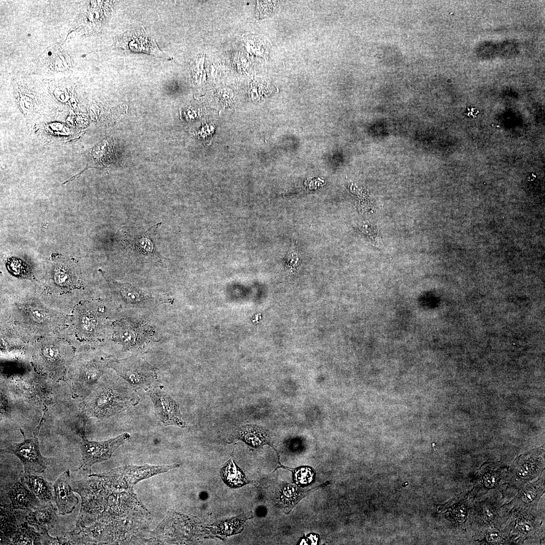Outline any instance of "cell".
<instances>
[{
	"label": "cell",
	"instance_id": "cell-1",
	"mask_svg": "<svg viewBox=\"0 0 545 545\" xmlns=\"http://www.w3.org/2000/svg\"><path fill=\"white\" fill-rule=\"evenodd\" d=\"M138 401V396L126 386H106L98 389L90 399V411L93 415L105 417L135 405Z\"/></svg>",
	"mask_w": 545,
	"mask_h": 545
},
{
	"label": "cell",
	"instance_id": "cell-2",
	"mask_svg": "<svg viewBox=\"0 0 545 545\" xmlns=\"http://www.w3.org/2000/svg\"><path fill=\"white\" fill-rule=\"evenodd\" d=\"M117 373L135 389L148 390L160 386L159 370L138 355L111 363Z\"/></svg>",
	"mask_w": 545,
	"mask_h": 545
},
{
	"label": "cell",
	"instance_id": "cell-3",
	"mask_svg": "<svg viewBox=\"0 0 545 545\" xmlns=\"http://www.w3.org/2000/svg\"><path fill=\"white\" fill-rule=\"evenodd\" d=\"M159 223L146 230L133 227H123L120 236L123 249L131 255L143 260L159 261L158 253L153 239Z\"/></svg>",
	"mask_w": 545,
	"mask_h": 545
},
{
	"label": "cell",
	"instance_id": "cell-4",
	"mask_svg": "<svg viewBox=\"0 0 545 545\" xmlns=\"http://www.w3.org/2000/svg\"><path fill=\"white\" fill-rule=\"evenodd\" d=\"M179 466L178 464L161 466L147 464L141 466L128 465L118 468L99 476L104 478L110 484L117 488L129 489L132 488L139 481L167 472Z\"/></svg>",
	"mask_w": 545,
	"mask_h": 545
},
{
	"label": "cell",
	"instance_id": "cell-5",
	"mask_svg": "<svg viewBox=\"0 0 545 545\" xmlns=\"http://www.w3.org/2000/svg\"><path fill=\"white\" fill-rule=\"evenodd\" d=\"M34 435L33 438L26 439L24 435L23 442L10 444L1 450L3 453L13 454L20 459L24 466V474L42 473L50 462L47 458L41 455L37 435Z\"/></svg>",
	"mask_w": 545,
	"mask_h": 545
},
{
	"label": "cell",
	"instance_id": "cell-6",
	"mask_svg": "<svg viewBox=\"0 0 545 545\" xmlns=\"http://www.w3.org/2000/svg\"><path fill=\"white\" fill-rule=\"evenodd\" d=\"M130 438V435L125 432L106 441L96 442L89 441L83 435L80 444L82 463L79 469H89L96 463L108 460Z\"/></svg>",
	"mask_w": 545,
	"mask_h": 545
},
{
	"label": "cell",
	"instance_id": "cell-7",
	"mask_svg": "<svg viewBox=\"0 0 545 545\" xmlns=\"http://www.w3.org/2000/svg\"><path fill=\"white\" fill-rule=\"evenodd\" d=\"M113 285L119 300L127 307L148 308L172 300L168 295L151 293L128 283L114 281Z\"/></svg>",
	"mask_w": 545,
	"mask_h": 545
},
{
	"label": "cell",
	"instance_id": "cell-8",
	"mask_svg": "<svg viewBox=\"0 0 545 545\" xmlns=\"http://www.w3.org/2000/svg\"><path fill=\"white\" fill-rule=\"evenodd\" d=\"M153 404L157 418L165 426H185L179 406L160 386L146 391Z\"/></svg>",
	"mask_w": 545,
	"mask_h": 545
},
{
	"label": "cell",
	"instance_id": "cell-9",
	"mask_svg": "<svg viewBox=\"0 0 545 545\" xmlns=\"http://www.w3.org/2000/svg\"><path fill=\"white\" fill-rule=\"evenodd\" d=\"M120 47L127 51L143 52L165 57L154 40L149 36L144 28L127 31L119 38Z\"/></svg>",
	"mask_w": 545,
	"mask_h": 545
},
{
	"label": "cell",
	"instance_id": "cell-10",
	"mask_svg": "<svg viewBox=\"0 0 545 545\" xmlns=\"http://www.w3.org/2000/svg\"><path fill=\"white\" fill-rule=\"evenodd\" d=\"M119 333V341L123 347L136 350L143 347L149 338V330L142 322L124 320Z\"/></svg>",
	"mask_w": 545,
	"mask_h": 545
},
{
	"label": "cell",
	"instance_id": "cell-11",
	"mask_svg": "<svg viewBox=\"0 0 545 545\" xmlns=\"http://www.w3.org/2000/svg\"><path fill=\"white\" fill-rule=\"evenodd\" d=\"M70 474L69 470L64 472L52 485L54 501L60 515L71 514L79 502L70 485Z\"/></svg>",
	"mask_w": 545,
	"mask_h": 545
},
{
	"label": "cell",
	"instance_id": "cell-12",
	"mask_svg": "<svg viewBox=\"0 0 545 545\" xmlns=\"http://www.w3.org/2000/svg\"><path fill=\"white\" fill-rule=\"evenodd\" d=\"M29 511L26 517L27 522L35 527L41 534L47 532L54 526L58 516L56 509L51 502L42 503L39 507Z\"/></svg>",
	"mask_w": 545,
	"mask_h": 545
},
{
	"label": "cell",
	"instance_id": "cell-13",
	"mask_svg": "<svg viewBox=\"0 0 545 545\" xmlns=\"http://www.w3.org/2000/svg\"><path fill=\"white\" fill-rule=\"evenodd\" d=\"M8 496L15 509L30 510L42 504L21 478L14 484Z\"/></svg>",
	"mask_w": 545,
	"mask_h": 545
},
{
	"label": "cell",
	"instance_id": "cell-14",
	"mask_svg": "<svg viewBox=\"0 0 545 545\" xmlns=\"http://www.w3.org/2000/svg\"><path fill=\"white\" fill-rule=\"evenodd\" d=\"M21 478L41 503L51 502L54 500L53 486L42 477L34 474H24Z\"/></svg>",
	"mask_w": 545,
	"mask_h": 545
},
{
	"label": "cell",
	"instance_id": "cell-15",
	"mask_svg": "<svg viewBox=\"0 0 545 545\" xmlns=\"http://www.w3.org/2000/svg\"><path fill=\"white\" fill-rule=\"evenodd\" d=\"M541 462L542 460L534 453L523 456L516 464L515 475L522 480L532 479L539 473V466L543 464Z\"/></svg>",
	"mask_w": 545,
	"mask_h": 545
},
{
	"label": "cell",
	"instance_id": "cell-16",
	"mask_svg": "<svg viewBox=\"0 0 545 545\" xmlns=\"http://www.w3.org/2000/svg\"><path fill=\"white\" fill-rule=\"evenodd\" d=\"M221 474L224 481L232 487H240L248 482L245 475L233 459L229 460L223 467Z\"/></svg>",
	"mask_w": 545,
	"mask_h": 545
},
{
	"label": "cell",
	"instance_id": "cell-17",
	"mask_svg": "<svg viewBox=\"0 0 545 545\" xmlns=\"http://www.w3.org/2000/svg\"><path fill=\"white\" fill-rule=\"evenodd\" d=\"M239 438L249 445L257 446L266 442L265 434L256 426L246 425L239 428Z\"/></svg>",
	"mask_w": 545,
	"mask_h": 545
},
{
	"label": "cell",
	"instance_id": "cell-18",
	"mask_svg": "<svg viewBox=\"0 0 545 545\" xmlns=\"http://www.w3.org/2000/svg\"><path fill=\"white\" fill-rule=\"evenodd\" d=\"M299 491L298 488L292 484L284 486L281 490L279 501L283 506H291L298 500Z\"/></svg>",
	"mask_w": 545,
	"mask_h": 545
},
{
	"label": "cell",
	"instance_id": "cell-19",
	"mask_svg": "<svg viewBox=\"0 0 545 545\" xmlns=\"http://www.w3.org/2000/svg\"><path fill=\"white\" fill-rule=\"evenodd\" d=\"M522 490L521 498L524 503H534L536 500L539 498L540 490L533 484L528 485Z\"/></svg>",
	"mask_w": 545,
	"mask_h": 545
},
{
	"label": "cell",
	"instance_id": "cell-20",
	"mask_svg": "<svg viewBox=\"0 0 545 545\" xmlns=\"http://www.w3.org/2000/svg\"><path fill=\"white\" fill-rule=\"evenodd\" d=\"M313 477V472L308 467H302L295 471V481L299 484L304 485L310 483Z\"/></svg>",
	"mask_w": 545,
	"mask_h": 545
},
{
	"label": "cell",
	"instance_id": "cell-21",
	"mask_svg": "<svg viewBox=\"0 0 545 545\" xmlns=\"http://www.w3.org/2000/svg\"><path fill=\"white\" fill-rule=\"evenodd\" d=\"M83 328L87 332L92 331L96 326V321L94 316L91 313H85L81 318Z\"/></svg>",
	"mask_w": 545,
	"mask_h": 545
},
{
	"label": "cell",
	"instance_id": "cell-22",
	"mask_svg": "<svg viewBox=\"0 0 545 545\" xmlns=\"http://www.w3.org/2000/svg\"><path fill=\"white\" fill-rule=\"evenodd\" d=\"M30 315L34 320L37 322L43 321L47 318L46 312L43 309L38 308L31 309Z\"/></svg>",
	"mask_w": 545,
	"mask_h": 545
},
{
	"label": "cell",
	"instance_id": "cell-23",
	"mask_svg": "<svg viewBox=\"0 0 545 545\" xmlns=\"http://www.w3.org/2000/svg\"><path fill=\"white\" fill-rule=\"evenodd\" d=\"M497 473V472H496ZM489 474L488 472L483 475V478H482V483H483L484 487H492L494 486L497 480L498 479V474Z\"/></svg>",
	"mask_w": 545,
	"mask_h": 545
},
{
	"label": "cell",
	"instance_id": "cell-24",
	"mask_svg": "<svg viewBox=\"0 0 545 545\" xmlns=\"http://www.w3.org/2000/svg\"><path fill=\"white\" fill-rule=\"evenodd\" d=\"M43 355L47 359L53 360L58 357V352L54 347L49 346L43 349Z\"/></svg>",
	"mask_w": 545,
	"mask_h": 545
},
{
	"label": "cell",
	"instance_id": "cell-25",
	"mask_svg": "<svg viewBox=\"0 0 545 545\" xmlns=\"http://www.w3.org/2000/svg\"><path fill=\"white\" fill-rule=\"evenodd\" d=\"M56 281L60 285L66 284L69 280L68 274L63 270L58 271L55 275Z\"/></svg>",
	"mask_w": 545,
	"mask_h": 545
},
{
	"label": "cell",
	"instance_id": "cell-26",
	"mask_svg": "<svg viewBox=\"0 0 545 545\" xmlns=\"http://www.w3.org/2000/svg\"><path fill=\"white\" fill-rule=\"evenodd\" d=\"M467 110L468 111L467 113H466V114L470 117H475L477 114V113H479V111H477L475 107H471L470 108H468Z\"/></svg>",
	"mask_w": 545,
	"mask_h": 545
}]
</instances>
